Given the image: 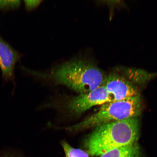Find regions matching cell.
<instances>
[{"instance_id": "6da1fadb", "label": "cell", "mask_w": 157, "mask_h": 157, "mask_svg": "<svg viewBox=\"0 0 157 157\" xmlns=\"http://www.w3.org/2000/svg\"><path fill=\"white\" fill-rule=\"evenodd\" d=\"M27 71L79 94L89 93L103 85L106 77L93 61L82 57L72 59L44 72Z\"/></svg>"}, {"instance_id": "7a4b0ae2", "label": "cell", "mask_w": 157, "mask_h": 157, "mask_svg": "<svg viewBox=\"0 0 157 157\" xmlns=\"http://www.w3.org/2000/svg\"><path fill=\"white\" fill-rule=\"evenodd\" d=\"M83 146L87 154L100 156L113 149L136 143L139 135L136 118L104 124L95 127Z\"/></svg>"}, {"instance_id": "3957f363", "label": "cell", "mask_w": 157, "mask_h": 157, "mask_svg": "<svg viewBox=\"0 0 157 157\" xmlns=\"http://www.w3.org/2000/svg\"><path fill=\"white\" fill-rule=\"evenodd\" d=\"M142 110L140 96L123 100L109 102L102 105L97 112L76 124L66 128V130L76 132L104 124L136 118Z\"/></svg>"}, {"instance_id": "277c9868", "label": "cell", "mask_w": 157, "mask_h": 157, "mask_svg": "<svg viewBox=\"0 0 157 157\" xmlns=\"http://www.w3.org/2000/svg\"><path fill=\"white\" fill-rule=\"evenodd\" d=\"M103 85L111 101H123L139 96L134 84L124 75L112 72L106 77Z\"/></svg>"}, {"instance_id": "5b68a950", "label": "cell", "mask_w": 157, "mask_h": 157, "mask_svg": "<svg viewBox=\"0 0 157 157\" xmlns=\"http://www.w3.org/2000/svg\"><path fill=\"white\" fill-rule=\"evenodd\" d=\"M111 102L109 94L102 85L87 93L79 94L68 102L67 107L74 114H81L95 106Z\"/></svg>"}, {"instance_id": "8992f818", "label": "cell", "mask_w": 157, "mask_h": 157, "mask_svg": "<svg viewBox=\"0 0 157 157\" xmlns=\"http://www.w3.org/2000/svg\"><path fill=\"white\" fill-rule=\"evenodd\" d=\"M20 55L0 36V68L4 80L13 81L16 63Z\"/></svg>"}, {"instance_id": "52a82bcc", "label": "cell", "mask_w": 157, "mask_h": 157, "mask_svg": "<svg viewBox=\"0 0 157 157\" xmlns=\"http://www.w3.org/2000/svg\"><path fill=\"white\" fill-rule=\"evenodd\" d=\"M100 157H141L140 149L136 143L113 149Z\"/></svg>"}, {"instance_id": "ba28073f", "label": "cell", "mask_w": 157, "mask_h": 157, "mask_svg": "<svg viewBox=\"0 0 157 157\" xmlns=\"http://www.w3.org/2000/svg\"><path fill=\"white\" fill-rule=\"evenodd\" d=\"M61 145L66 157H90L85 151L74 148L65 141H62Z\"/></svg>"}, {"instance_id": "9c48e42d", "label": "cell", "mask_w": 157, "mask_h": 157, "mask_svg": "<svg viewBox=\"0 0 157 157\" xmlns=\"http://www.w3.org/2000/svg\"><path fill=\"white\" fill-rule=\"evenodd\" d=\"M21 4V1H0V9L7 10L14 9L18 8Z\"/></svg>"}, {"instance_id": "30bf717a", "label": "cell", "mask_w": 157, "mask_h": 157, "mask_svg": "<svg viewBox=\"0 0 157 157\" xmlns=\"http://www.w3.org/2000/svg\"><path fill=\"white\" fill-rule=\"evenodd\" d=\"M40 1H24L25 7L28 10H32L40 4Z\"/></svg>"}, {"instance_id": "8fae6325", "label": "cell", "mask_w": 157, "mask_h": 157, "mask_svg": "<svg viewBox=\"0 0 157 157\" xmlns=\"http://www.w3.org/2000/svg\"><path fill=\"white\" fill-rule=\"evenodd\" d=\"M4 157H15V156H6Z\"/></svg>"}]
</instances>
